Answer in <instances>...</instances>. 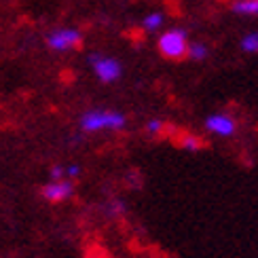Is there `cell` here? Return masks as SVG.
I'll use <instances>...</instances> for the list:
<instances>
[{"instance_id": "1", "label": "cell", "mask_w": 258, "mask_h": 258, "mask_svg": "<svg viewBox=\"0 0 258 258\" xmlns=\"http://www.w3.org/2000/svg\"><path fill=\"white\" fill-rule=\"evenodd\" d=\"M81 129L87 134H95V132H119L127 125V116L123 112H116V110H102V108H93L87 110L85 114H81V121H79Z\"/></svg>"}, {"instance_id": "2", "label": "cell", "mask_w": 258, "mask_h": 258, "mask_svg": "<svg viewBox=\"0 0 258 258\" xmlns=\"http://www.w3.org/2000/svg\"><path fill=\"white\" fill-rule=\"evenodd\" d=\"M157 49L165 59H182L188 51V34L182 28H169L157 40Z\"/></svg>"}, {"instance_id": "3", "label": "cell", "mask_w": 258, "mask_h": 258, "mask_svg": "<svg viewBox=\"0 0 258 258\" xmlns=\"http://www.w3.org/2000/svg\"><path fill=\"white\" fill-rule=\"evenodd\" d=\"M89 66L93 70V74L98 77V81L110 85L116 83L123 74V66L119 59H114L110 55H102V53H91L89 55Z\"/></svg>"}, {"instance_id": "4", "label": "cell", "mask_w": 258, "mask_h": 258, "mask_svg": "<svg viewBox=\"0 0 258 258\" xmlns=\"http://www.w3.org/2000/svg\"><path fill=\"white\" fill-rule=\"evenodd\" d=\"M83 42V32L79 28H72V26H63V28H55L47 34V47L51 51H57V53H66L77 49Z\"/></svg>"}, {"instance_id": "5", "label": "cell", "mask_w": 258, "mask_h": 258, "mask_svg": "<svg viewBox=\"0 0 258 258\" xmlns=\"http://www.w3.org/2000/svg\"><path fill=\"white\" fill-rule=\"evenodd\" d=\"M206 129L218 138H233L237 132V123H235L233 116L224 112H212L206 116Z\"/></svg>"}, {"instance_id": "6", "label": "cell", "mask_w": 258, "mask_h": 258, "mask_svg": "<svg viewBox=\"0 0 258 258\" xmlns=\"http://www.w3.org/2000/svg\"><path fill=\"white\" fill-rule=\"evenodd\" d=\"M40 195L49 203H61L74 195L72 180H51L40 188Z\"/></svg>"}, {"instance_id": "7", "label": "cell", "mask_w": 258, "mask_h": 258, "mask_svg": "<svg viewBox=\"0 0 258 258\" xmlns=\"http://www.w3.org/2000/svg\"><path fill=\"white\" fill-rule=\"evenodd\" d=\"M231 11L241 17H258V0H233Z\"/></svg>"}, {"instance_id": "8", "label": "cell", "mask_w": 258, "mask_h": 258, "mask_svg": "<svg viewBox=\"0 0 258 258\" xmlns=\"http://www.w3.org/2000/svg\"><path fill=\"white\" fill-rule=\"evenodd\" d=\"M165 24V13L163 11H150L142 17V28L146 32H159Z\"/></svg>"}, {"instance_id": "9", "label": "cell", "mask_w": 258, "mask_h": 258, "mask_svg": "<svg viewBox=\"0 0 258 258\" xmlns=\"http://www.w3.org/2000/svg\"><path fill=\"white\" fill-rule=\"evenodd\" d=\"M239 49L248 55H256L258 53V30L245 32V34L239 38Z\"/></svg>"}, {"instance_id": "10", "label": "cell", "mask_w": 258, "mask_h": 258, "mask_svg": "<svg viewBox=\"0 0 258 258\" xmlns=\"http://www.w3.org/2000/svg\"><path fill=\"white\" fill-rule=\"evenodd\" d=\"M208 55H210V49H208L206 42H199V40L188 42V51H186V57L188 59L203 61V59H208Z\"/></svg>"}, {"instance_id": "11", "label": "cell", "mask_w": 258, "mask_h": 258, "mask_svg": "<svg viewBox=\"0 0 258 258\" xmlns=\"http://www.w3.org/2000/svg\"><path fill=\"white\" fill-rule=\"evenodd\" d=\"M182 148H186L188 153H197V150L203 148V140L197 136H184L182 138Z\"/></svg>"}, {"instance_id": "12", "label": "cell", "mask_w": 258, "mask_h": 258, "mask_svg": "<svg viewBox=\"0 0 258 258\" xmlns=\"http://www.w3.org/2000/svg\"><path fill=\"white\" fill-rule=\"evenodd\" d=\"M146 132L150 136H159L161 132H163V121H159V119H150L146 123Z\"/></svg>"}, {"instance_id": "13", "label": "cell", "mask_w": 258, "mask_h": 258, "mask_svg": "<svg viewBox=\"0 0 258 258\" xmlns=\"http://www.w3.org/2000/svg\"><path fill=\"white\" fill-rule=\"evenodd\" d=\"M49 176H51V180H68L66 178V165H53Z\"/></svg>"}, {"instance_id": "14", "label": "cell", "mask_w": 258, "mask_h": 258, "mask_svg": "<svg viewBox=\"0 0 258 258\" xmlns=\"http://www.w3.org/2000/svg\"><path fill=\"white\" fill-rule=\"evenodd\" d=\"M77 176H81V165H77V163L66 165V178L70 180V178H77Z\"/></svg>"}, {"instance_id": "15", "label": "cell", "mask_w": 258, "mask_h": 258, "mask_svg": "<svg viewBox=\"0 0 258 258\" xmlns=\"http://www.w3.org/2000/svg\"><path fill=\"white\" fill-rule=\"evenodd\" d=\"M108 208H110V214H119V212H123V203H119V201H112Z\"/></svg>"}]
</instances>
